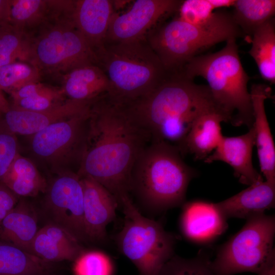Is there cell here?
<instances>
[{
	"label": "cell",
	"mask_w": 275,
	"mask_h": 275,
	"mask_svg": "<svg viewBox=\"0 0 275 275\" xmlns=\"http://www.w3.org/2000/svg\"><path fill=\"white\" fill-rule=\"evenodd\" d=\"M181 1L136 0L124 13H114L105 41L128 42L146 38L162 17L177 11Z\"/></svg>",
	"instance_id": "7c38bea8"
},
{
	"label": "cell",
	"mask_w": 275,
	"mask_h": 275,
	"mask_svg": "<svg viewBox=\"0 0 275 275\" xmlns=\"http://www.w3.org/2000/svg\"><path fill=\"white\" fill-rule=\"evenodd\" d=\"M232 7L233 19L244 35H253L275 14L274 0H235Z\"/></svg>",
	"instance_id": "83f0119b"
},
{
	"label": "cell",
	"mask_w": 275,
	"mask_h": 275,
	"mask_svg": "<svg viewBox=\"0 0 275 275\" xmlns=\"http://www.w3.org/2000/svg\"><path fill=\"white\" fill-rule=\"evenodd\" d=\"M196 171L183 161L178 148L164 142H151L131 170L130 193L139 207L159 214L182 206Z\"/></svg>",
	"instance_id": "3957f363"
},
{
	"label": "cell",
	"mask_w": 275,
	"mask_h": 275,
	"mask_svg": "<svg viewBox=\"0 0 275 275\" xmlns=\"http://www.w3.org/2000/svg\"><path fill=\"white\" fill-rule=\"evenodd\" d=\"M97 65L106 74V96L125 105L146 96L168 75L146 38L128 42H107L95 51Z\"/></svg>",
	"instance_id": "277c9868"
},
{
	"label": "cell",
	"mask_w": 275,
	"mask_h": 275,
	"mask_svg": "<svg viewBox=\"0 0 275 275\" xmlns=\"http://www.w3.org/2000/svg\"><path fill=\"white\" fill-rule=\"evenodd\" d=\"M31 34L7 21L0 24V67L15 62L31 63Z\"/></svg>",
	"instance_id": "f546056e"
},
{
	"label": "cell",
	"mask_w": 275,
	"mask_h": 275,
	"mask_svg": "<svg viewBox=\"0 0 275 275\" xmlns=\"http://www.w3.org/2000/svg\"><path fill=\"white\" fill-rule=\"evenodd\" d=\"M10 108V104L0 88V115L5 114Z\"/></svg>",
	"instance_id": "ab89813d"
},
{
	"label": "cell",
	"mask_w": 275,
	"mask_h": 275,
	"mask_svg": "<svg viewBox=\"0 0 275 275\" xmlns=\"http://www.w3.org/2000/svg\"><path fill=\"white\" fill-rule=\"evenodd\" d=\"M271 92L268 85L258 84L252 86L250 92L260 170L265 181L275 184V147L265 109V101L271 97Z\"/></svg>",
	"instance_id": "e0dca14e"
},
{
	"label": "cell",
	"mask_w": 275,
	"mask_h": 275,
	"mask_svg": "<svg viewBox=\"0 0 275 275\" xmlns=\"http://www.w3.org/2000/svg\"><path fill=\"white\" fill-rule=\"evenodd\" d=\"M19 197L4 184H0V223L16 205Z\"/></svg>",
	"instance_id": "8d00e7d4"
},
{
	"label": "cell",
	"mask_w": 275,
	"mask_h": 275,
	"mask_svg": "<svg viewBox=\"0 0 275 275\" xmlns=\"http://www.w3.org/2000/svg\"><path fill=\"white\" fill-rule=\"evenodd\" d=\"M49 12V0H9L7 21L32 34L45 22Z\"/></svg>",
	"instance_id": "4316f807"
},
{
	"label": "cell",
	"mask_w": 275,
	"mask_h": 275,
	"mask_svg": "<svg viewBox=\"0 0 275 275\" xmlns=\"http://www.w3.org/2000/svg\"><path fill=\"white\" fill-rule=\"evenodd\" d=\"M211 262L209 254L204 250L192 258L174 255L164 264L159 275H218Z\"/></svg>",
	"instance_id": "1f68e13d"
},
{
	"label": "cell",
	"mask_w": 275,
	"mask_h": 275,
	"mask_svg": "<svg viewBox=\"0 0 275 275\" xmlns=\"http://www.w3.org/2000/svg\"><path fill=\"white\" fill-rule=\"evenodd\" d=\"M9 10V0H0V24L7 21Z\"/></svg>",
	"instance_id": "74e56055"
},
{
	"label": "cell",
	"mask_w": 275,
	"mask_h": 275,
	"mask_svg": "<svg viewBox=\"0 0 275 275\" xmlns=\"http://www.w3.org/2000/svg\"><path fill=\"white\" fill-rule=\"evenodd\" d=\"M45 193L44 209L49 223L60 227L81 244L88 242L84 222V191L78 174L60 173L47 184Z\"/></svg>",
	"instance_id": "8fae6325"
},
{
	"label": "cell",
	"mask_w": 275,
	"mask_h": 275,
	"mask_svg": "<svg viewBox=\"0 0 275 275\" xmlns=\"http://www.w3.org/2000/svg\"><path fill=\"white\" fill-rule=\"evenodd\" d=\"M73 4L49 0L46 20L31 34V63L41 73L63 75L79 66L97 65L94 50L73 20Z\"/></svg>",
	"instance_id": "8992f818"
},
{
	"label": "cell",
	"mask_w": 275,
	"mask_h": 275,
	"mask_svg": "<svg viewBox=\"0 0 275 275\" xmlns=\"http://www.w3.org/2000/svg\"><path fill=\"white\" fill-rule=\"evenodd\" d=\"M249 53L255 61L261 77L275 83V19L268 20L253 34Z\"/></svg>",
	"instance_id": "484cf974"
},
{
	"label": "cell",
	"mask_w": 275,
	"mask_h": 275,
	"mask_svg": "<svg viewBox=\"0 0 275 275\" xmlns=\"http://www.w3.org/2000/svg\"><path fill=\"white\" fill-rule=\"evenodd\" d=\"M4 125L0 128V184L13 160L19 154L15 134Z\"/></svg>",
	"instance_id": "e575fe53"
},
{
	"label": "cell",
	"mask_w": 275,
	"mask_h": 275,
	"mask_svg": "<svg viewBox=\"0 0 275 275\" xmlns=\"http://www.w3.org/2000/svg\"><path fill=\"white\" fill-rule=\"evenodd\" d=\"M243 36L236 25L199 26L176 17L152 30L146 39L165 69L171 72L181 70L200 51Z\"/></svg>",
	"instance_id": "9c48e42d"
},
{
	"label": "cell",
	"mask_w": 275,
	"mask_h": 275,
	"mask_svg": "<svg viewBox=\"0 0 275 275\" xmlns=\"http://www.w3.org/2000/svg\"><path fill=\"white\" fill-rule=\"evenodd\" d=\"M235 0H209L215 10L233 6Z\"/></svg>",
	"instance_id": "f35d334b"
},
{
	"label": "cell",
	"mask_w": 275,
	"mask_h": 275,
	"mask_svg": "<svg viewBox=\"0 0 275 275\" xmlns=\"http://www.w3.org/2000/svg\"><path fill=\"white\" fill-rule=\"evenodd\" d=\"M151 138L123 105L106 95L94 102L77 174L89 177L117 199L129 196L133 166Z\"/></svg>",
	"instance_id": "6da1fadb"
},
{
	"label": "cell",
	"mask_w": 275,
	"mask_h": 275,
	"mask_svg": "<svg viewBox=\"0 0 275 275\" xmlns=\"http://www.w3.org/2000/svg\"><path fill=\"white\" fill-rule=\"evenodd\" d=\"M74 275H114L113 260L101 251L86 250L73 261Z\"/></svg>",
	"instance_id": "d6a6232c"
},
{
	"label": "cell",
	"mask_w": 275,
	"mask_h": 275,
	"mask_svg": "<svg viewBox=\"0 0 275 275\" xmlns=\"http://www.w3.org/2000/svg\"><path fill=\"white\" fill-rule=\"evenodd\" d=\"M50 263L0 240V275H46Z\"/></svg>",
	"instance_id": "d4e9b609"
},
{
	"label": "cell",
	"mask_w": 275,
	"mask_h": 275,
	"mask_svg": "<svg viewBox=\"0 0 275 275\" xmlns=\"http://www.w3.org/2000/svg\"><path fill=\"white\" fill-rule=\"evenodd\" d=\"M215 204L226 219H247L274 207L275 184L263 180Z\"/></svg>",
	"instance_id": "d6986e66"
},
{
	"label": "cell",
	"mask_w": 275,
	"mask_h": 275,
	"mask_svg": "<svg viewBox=\"0 0 275 275\" xmlns=\"http://www.w3.org/2000/svg\"><path fill=\"white\" fill-rule=\"evenodd\" d=\"M181 207L180 229L182 235L193 242H210L228 228L227 219L215 203L196 200L185 202Z\"/></svg>",
	"instance_id": "5bb4252c"
},
{
	"label": "cell",
	"mask_w": 275,
	"mask_h": 275,
	"mask_svg": "<svg viewBox=\"0 0 275 275\" xmlns=\"http://www.w3.org/2000/svg\"><path fill=\"white\" fill-rule=\"evenodd\" d=\"M179 19L199 26H227L236 24L231 12L215 10L209 0H185L177 10Z\"/></svg>",
	"instance_id": "f1b7e54d"
},
{
	"label": "cell",
	"mask_w": 275,
	"mask_h": 275,
	"mask_svg": "<svg viewBox=\"0 0 275 275\" xmlns=\"http://www.w3.org/2000/svg\"><path fill=\"white\" fill-rule=\"evenodd\" d=\"M124 216L121 230L114 237L118 250L135 266L139 275H159L175 254L177 237L162 223L142 214L130 196L121 201Z\"/></svg>",
	"instance_id": "52a82bcc"
},
{
	"label": "cell",
	"mask_w": 275,
	"mask_h": 275,
	"mask_svg": "<svg viewBox=\"0 0 275 275\" xmlns=\"http://www.w3.org/2000/svg\"><path fill=\"white\" fill-rule=\"evenodd\" d=\"M2 183L19 197H35L45 193L47 184L36 166L18 154L4 177Z\"/></svg>",
	"instance_id": "cb8c5ba5"
},
{
	"label": "cell",
	"mask_w": 275,
	"mask_h": 275,
	"mask_svg": "<svg viewBox=\"0 0 275 275\" xmlns=\"http://www.w3.org/2000/svg\"><path fill=\"white\" fill-rule=\"evenodd\" d=\"M92 106L84 112L54 123L32 135L31 147L33 152L40 159L54 167L74 159L79 163Z\"/></svg>",
	"instance_id": "30bf717a"
},
{
	"label": "cell",
	"mask_w": 275,
	"mask_h": 275,
	"mask_svg": "<svg viewBox=\"0 0 275 275\" xmlns=\"http://www.w3.org/2000/svg\"><path fill=\"white\" fill-rule=\"evenodd\" d=\"M275 217L265 213L246 219L218 249L211 265L218 275L250 272L258 275L275 260Z\"/></svg>",
	"instance_id": "ba28073f"
},
{
	"label": "cell",
	"mask_w": 275,
	"mask_h": 275,
	"mask_svg": "<svg viewBox=\"0 0 275 275\" xmlns=\"http://www.w3.org/2000/svg\"><path fill=\"white\" fill-rule=\"evenodd\" d=\"M38 230L35 208L25 200L20 199L0 223V240L31 253Z\"/></svg>",
	"instance_id": "603a6c76"
},
{
	"label": "cell",
	"mask_w": 275,
	"mask_h": 275,
	"mask_svg": "<svg viewBox=\"0 0 275 275\" xmlns=\"http://www.w3.org/2000/svg\"><path fill=\"white\" fill-rule=\"evenodd\" d=\"M95 101L67 99L56 106L40 112L20 110L10 106L4 114V124L15 134L33 135L54 123L87 110Z\"/></svg>",
	"instance_id": "2e32d148"
},
{
	"label": "cell",
	"mask_w": 275,
	"mask_h": 275,
	"mask_svg": "<svg viewBox=\"0 0 275 275\" xmlns=\"http://www.w3.org/2000/svg\"><path fill=\"white\" fill-rule=\"evenodd\" d=\"M41 73L36 66L24 62H15L0 67V88L11 94L30 83L39 81Z\"/></svg>",
	"instance_id": "4dcf8cb0"
},
{
	"label": "cell",
	"mask_w": 275,
	"mask_h": 275,
	"mask_svg": "<svg viewBox=\"0 0 275 275\" xmlns=\"http://www.w3.org/2000/svg\"><path fill=\"white\" fill-rule=\"evenodd\" d=\"M227 122L217 112H209L199 116L193 123L184 140L181 153H190L197 160H204L216 148L223 135L221 124Z\"/></svg>",
	"instance_id": "7402d4cb"
},
{
	"label": "cell",
	"mask_w": 275,
	"mask_h": 275,
	"mask_svg": "<svg viewBox=\"0 0 275 275\" xmlns=\"http://www.w3.org/2000/svg\"><path fill=\"white\" fill-rule=\"evenodd\" d=\"M61 88L68 99L94 101L107 94L109 84L101 67L89 64L76 67L63 75Z\"/></svg>",
	"instance_id": "44dd1931"
},
{
	"label": "cell",
	"mask_w": 275,
	"mask_h": 275,
	"mask_svg": "<svg viewBox=\"0 0 275 275\" xmlns=\"http://www.w3.org/2000/svg\"><path fill=\"white\" fill-rule=\"evenodd\" d=\"M127 113L151 138L164 142L180 152L193 122L200 115L217 112L207 85L196 84L181 71L170 72L151 92L127 105Z\"/></svg>",
	"instance_id": "7a4b0ae2"
},
{
	"label": "cell",
	"mask_w": 275,
	"mask_h": 275,
	"mask_svg": "<svg viewBox=\"0 0 275 275\" xmlns=\"http://www.w3.org/2000/svg\"><path fill=\"white\" fill-rule=\"evenodd\" d=\"M62 88L53 92L13 100L10 106L20 110L40 112L56 106L66 100Z\"/></svg>",
	"instance_id": "836d02e7"
},
{
	"label": "cell",
	"mask_w": 275,
	"mask_h": 275,
	"mask_svg": "<svg viewBox=\"0 0 275 275\" xmlns=\"http://www.w3.org/2000/svg\"><path fill=\"white\" fill-rule=\"evenodd\" d=\"M113 1H74L72 10L74 23L94 51L105 42L114 14Z\"/></svg>",
	"instance_id": "ac0fdd59"
},
{
	"label": "cell",
	"mask_w": 275,
	"mask_h": 275,
	"mask_svg": "<svg viewBox=\"0 0 275 275\" xmlns=\"http://www.w3.org/2000/svg\"><path fill=\"white\" fill-rule=\"evenodd\" d=\"M84 191V222L88 241L109 243L107 226L116 216V198L104 187L89 177H80Z\"/></svg>",
	"instance_id": "4fadbf2b"
},
{
	"label": "cell",
	"mask_w": 275,
	"mask_h": 275,
	"mask_svg": "<svg viewBox=\"0 0 275 275\" xmlns=\"http://www.w3.org/2000/svg\"><path fill=\"white\" fill-rule=\"evenodd\" d=\"M58 88L47 85L42 83L34 82L21 87L10 94L12 101L25 98L38 94L50 93Z\"/></svg>",
	"instance_id": "d590c367"
},
{
	"label": "cell",
	"mask_w": 275,
	"mask_h": 275,
	"mask_svg": "<svg viewBox=\"0 0 275 275\" xmlns=\"http://www.w3.org/2000/svg\"><path fill=\"white\" fill-rule=\"evenodd\" d=\"M226 42L225 46L218 51L194 57L180 71L193 79L197 76L205 78L228 122L236 126L244 125L250 129L254 120L248 89L250 77L241 62L236 38Z\"/></svg>",
	"instance_id": "5b68a950"
},
{
	"label": "cell",
	"mask_w": 275,
	"mask_h": 275,
	"mask_svg": "<svg viewBox=\"0 0 275 275\" xmlns=\"http://www.w3.org/2000/svg\"><path fill=\"white\" fill-rule=\"evenodd\" d=\"M258 275H275V260L270 263L268 266Z\"/></svg>",
	"instance_id": "60d3db41"
},
{
	"label": "cell",
	"mask_w": 275,
	"mask_h": 275,
	"mask_svg": "<svg viewBox=\"0 0 275 275\" xmlns=\"http://www.w3.org/2000/svg\"><path fill=\"white\" fill-rule=\"evenodd\" d=\"M46 275H47V274H46Z\"/></svg>",
	"instance_id": "b9f144b4"
},
{
	"label": "cell",
	"mask_w": 275,
	"mask_h": 275,
	"mask_svg": "<svg viewBox=\"0 0 275 275\" xmlns=\"http://www.w3.org/2000/svg\"><path fill=\"white\" fill-rule=\"evenodd\" d=\"M253 127L249 131L237 136H223L216 148L204 160L206 163L221 161L229 164L241 183L247 185L262 181V176L254 167L252 161L255 146Z\"/></svg>",
	"instance_id": "9a60e30c"
},
{
	"label": "cell",
	"mask_w": 275,
	"mask_h": 275,
	"mask_svg": "<svg viewBox=\"0 0 275 275\" xmlns=\"http://www.w3.org/2000/svg\"><path fill=\"white\" fill-rule=\"evenodd\" d=\"M85 250L82 244L66 231L48 223L38 230L32 242L31 253L50 263L74 261Z\"/></svg>",
	"instance_id": "ffe728a7"
}]
</instances>
